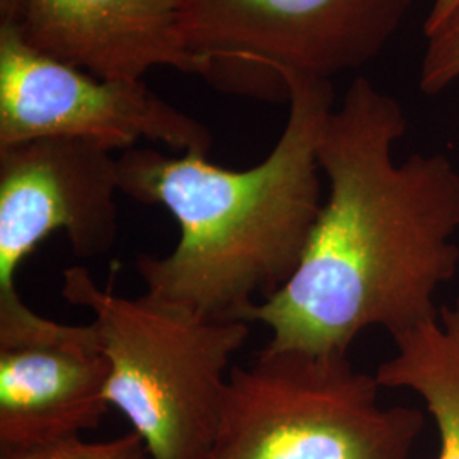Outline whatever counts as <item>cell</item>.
<instances>
[{"instance_id":"cell-7","label":"cell","mask_w":459,"mask_h":459,"mask_svg":"<svg viewBox=\"0 0 459 459\" xmlns=\"http://www.w3.org/2000/svg\"><path fill=\"white\" fill-rule=\"evenodd\" d=\"M117 157L77 138L0 147V330L33 320L17 271L43 240L64 231L74 254H108L119 235Z\"/></svg>"},{"instance_id":"cell-9","label":"cell","mask_w":459,"mask_h":459,"mask_svg":"<svg viewBox=\"0 0 459 459\" xmlns=\"http://www.w3.org/2000/svg\"><path fill=\"white\" fill-rule=\"evenodd\" d=\"M28 39L43 51L111 81H143L153 66L206 77L187 48L181 0H19Z\"/></svg>"},{"instance_id":"cell-10","label":"cell","mask_w":459,"mask_h":459,"mask_svg":"<svg viewBox=\"0 0 459 459\" xmlns=\"http://www.w3.org/2000/svg\"><path fill=\"white\" fill-rule=\"evenodd\" d=\"M394 341V358L375 373L379 386L419 394L439 432L437 459H459V295Z\"/></svg>"},{"instance_id":"cell-8","label":"cell","mask_w":459,"mask_h":459,"mask_svg":"<svg viewBox=\"0 0 459 459\" xmlns=\"http://www.w3.org/2000/svg\"><path fill=\"white\" fill-rule=\"evenodd\" d=\"M109 362L98 330L56 324L22 344L0 347V451L82 436L109 409Z\"/></svg>"},{"instance_id":"cell-5","label":"cell","mask_w":459,"mask_h":459,"mask_svg":"<svg viewBox=\"0 0 459 459\" xmlns=\"http://www.w3.org/2000/svg\"><path fill=\"white\" fill-rule=\"evenodd\" d=\"M413 0H181L187 48L206 77L237 82L238 68L330 81L386 48ZM284 87V85H282ZM286 91V89H284Z\"/></svg>"},{"instance_id":"cell-11","label":"cell","mask_w":459,"mask_h":459,"mask_svg":"<svg viewBox=\"0 0 459 459\" xmlns=\"http://www.w3.org/2000/svg\"><path fill=\"white\" fill-rule=\"evenodd\" d=\"M0 459H152L138 434L128 432L108 441H85L82 436L24 449L0 451Z\"/></svg>"},{"instance_id":"cell-12","label":"cell","mask_w":459,"mask_h":459,"mask_svg":"<svg viewBox=\"0 0 459 459\" xmlns=\"http://www.w3.org/2000/svg\"><path fill=\"white\" fill-rule=\"evenodd\" d=\"M426 38L419 85L436 96L459 79V4Z\"/></svg>"},{"instance_id":"cell-3","label":"cell","mask_w":459,"mask_h":459,"mask_svg":"<svg viewBox=\"0 0 459 459\" xmlns=\"http://www.w3.org/2000/svg\"><path fill=\"white\" fill-rule=\"evenodd\" d=\"M62 296L92 313L109 362L106 398L132 424L152 459H203L218 430L230 362L250 324L214 320L159 296L126 298L91 273L64 271Z\"/></svg>"},{"instance_id":"cell-1","label":"cell","mask_w":459,"mask_h":459,"mask_svg":"<svg viewBox=\"0 0 459 459\" xmlns=\"http://www.w3.org/2000/svg\"><path fill=\"white\" fill-rule=\"evenodd\" d=\"M407 132L396 99L351 83L318 140L328 196L286 286L252 307L271 351L349 354L368 328L396 337L439 316V288L459 271V172L443 153L394 160Z\"/></svg>"},{"instance_id":"cell-2","label":"cell","mask_w":459,"mask_h":459,"mask_svg":"<svg viewBox=\"0 0 459 459\" xmlns=\"http://www.w3.org/2000/svg\"><path fill=\"white\" fill-rule=\"evenodd\" d=\"M286 126L261 164L230 170L203 153L130 148L119 189L162 206L179 225L164 257L140 255L147 293L214 320H240L295 274L322 210L318 140L333 109L332 83L284 72Z\"/></svg>"},{"instance_id":"cell-4","label":"cell","mask_w":459,"mask_h":459,"mask_svg":"<svg viewBox=\"0 0 459 459\" xmlns=\"http://www.w3.org/2000/svg\"><path fill=\"white\" fill-rule=\"evenodd\" d=\"M379 390L349 354L264 347L250 364L230 369L203 459H411L424 413L379 405Z\"/></svg>"},{"instance_id":"cell-13","label":"cell","mask_w":459,"mask_h":459,"mask_svg":"<svg viewBox=\"0 0 459 459\" xmlns=\"http://www.w3.org/2000/svg\"><path fill=\"white\" fill-rule=\"evenodd\" d=\"M459 0H434L429 14H427L426 24H424V31L429 33L432 31L437 24H441L447 14L458 5Z\"/></svg>"},{"instance_id":"cell-6","label":"cell","mask_w":459,"mask_h":459,"mask_svg":"<svg viewBox=\"0 0 459 459\" xmlns=\"http://www.w3.org/2000/svg\"><path fill=\"white\" fill-rule=\"evenodd\" d=\"M77 138L111 152L138 140L208 155L213 134L143 81L100 79L34 47L19 0H0V147Z\"/></svg>"}]
</instances>
